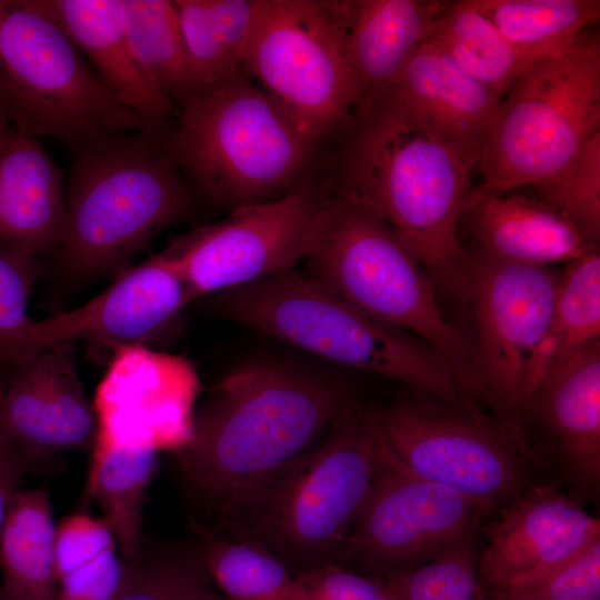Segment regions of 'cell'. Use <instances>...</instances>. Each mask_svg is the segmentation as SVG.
<instances>
[{"instance_id":"obj_1","label":"cell","mask_w":600,"mask_h":600,"mask_svg":"<svg viewBox=\"0 0 600 600\" xmlns=\"http://www.w3.org/2000/svg\"><path fill=\"white\" fill-rule=\"evenodd\" d=\"M350 400L343 382L274 360L241 364L213 386L176 452L207 540L233 537Z\"/></svg>"},{"instance_id":"obj_2","label":"cell","mask_w":600,"mask_h":600,"mask_svg":"<svg viewBox=\"0 0 600 600\" xmlns=\"http://www.w3.org/2000/svg\"><path fill=\"white\" fill-rule=\"evenodd\" d=\"M352 127L339 190L377 212L432 284L466 303L472 256L459 220L481 147L388 94Z\"/></svg>"},{"instance_id":"obj_3","label":"cell","mask_w":600,"mask_h":600,"mask_svg":"<svg viewBox=\"0 0 600 600\" xmlns=\"http://www.w3.org/2000/svg\"><path fill=\"white\" fill-rule=\"evenodd\" d=\"M164 132H112L69 149L64 234L53 252L68 274L118 276L161 230L189 213L192 196L164 147Z\"/></svg>"},{"instance_id":"obj_4","label":"cell","mask_w":600,"mask_h":600,"mask_svg":"<svg viewBox=\"0 0 600 600\" xmlns=\"http://www.w3.org/2000/svg\"><path fill=\"white\" fill-rule=\"evenodd\" d=\"M212 311L338 366L450 402H471L450 364L419 338L376 320L296 268L216 293Z\"/></svg>"},{"instance_id":"obj_5","label":"cell","mask_w":600,"mask_h":600,"mask_svg":"<svg viewBox=\"0 0 600 600\" xmlns=\"http://www.w3.org/2000/svg\"><path fill=\"white\" fill-rule=\"evenodd\" d=\"M304 262L303 273L312 281L434 349L467 398L476 400L472 341L444 318L416 256L369 206L338 190Z\"/></svg>"},{"instance_id":"obj_6","label":"cell","mask_w":600,"mask_h":600,"mask_svg":"<svg viewBox=\"0 0 600 600\" xmlns=\"http://www.w3.org/2000/svg\"><path fill=\"white\" fill-rule=\"evenodd\" d=\"M164 147L176 166L216 202L232 210L268 201L298 176L309 139L242 69L178 102Z\"/></svg>"},{"instance_id":"obj_7","label":"cell","mask_w":600,"mask_h":600,"mask_svg":"<svg viewBox=\"0 0 600 600\" xmlns=\"http://www.w3.org/2000/svg\"><path fill=\"white\" fill-rule=\"evenodd\" d=\"M379 430L372 408L352 399L319 443L291 468L248 518L234 539L262 543L279 558L332 563L371 491ZM306 570V569H304Z\"/></svg>"},{"instance_id":"obj_8","label":"cell","mask_w":600,"mask_h":600,"mask_svg":"<svg viewBox=\"0 0 600 600\" xmlns=\"http://www.w3.org/2000/svg\"><path fill=\"white\" fill-rule=\"evenodd\" d=\"M600 133V41L541 60L510 86L487 130L478 166L483 189L541 183Z\"/></svg>"},{"instance_id":"obj_9","label":"cell","mask_w":600,"mask_h":600,"mask_svg":"<svg viewBox=\"0 0 600 600\" xmlns=\"http://www.w3.org/2000/svg\"><path fill=\"white\" fill-rule=\"evenodd\" d=\"M0 77L10 124L21 134L71 149L107 133L149 129L33 0H0Z\"/></svg>"},{"instance_id":"obj_10","label":"cell","mask_w":600,"mask_h":600,"mask_svg":"<svg viewBox=\"0 0 600 600\" xmlns=\"http://www.w3.org/2000/svg\"><path fill=\"white\" fill-rule=\"evenodd\" d=\"M372 411L393 459L424 480L492 510L531 486L528 458L532 457L476 403L414 391Z\"/></svg>"},{"instance_id":"obj_11","label":"cell","mask_w":600,"mask_h":600,"mask_svg":"<svg viewBox=\"0 0 600 600\" xmlns=\"http://www.w3.org/2000/svg\"><path fill=\"white\" fill-rule=\"evenodd\" d=\"M242 67L313 142L352 127L358 90L333 1L259 0Z\"/></svg>"},{"instance_id":"obj_12","label":"cell","mask_w":600,"mask_h":600,"mask_svg":"<svg viewBox=\"0 0 600 600\" xmlns=\"http://www.w3.org/2000/svg\"><path fill=\"white\" fill-rule=\"evenodd\" d=\"M470 253L466 303L471 306L476 323V398L532 454L524 413L533 394L534 364L551 323L559 276L550 267Z\"/></svg>"},{"instance_id":"obj_13","label":"cell","mask_w":600,"mask_h":600,"mask_svg":"<svg viewBox=\"0 0 600 600\" xmlns=\"http://www.w3.org/2000/svg\"><path fill=\"white\" fill-rule=\"evenodd\" d=\"M332 197L306 184L276 200L240 206L174 241L168 250L190 302L296 268L309 254Z\"/></svg>"},{"instance_id":"obj_14","label":"cell","mask_w":600,"mask_h":600,"mask_svg":"<svg viewBox=\"0 0 600 600\" xmlns=\"http://www.w3.org/2000/svg\"><path fill=\"white\" fill-rule=\"evenodd\" d=\"M491 511L404 469L393 459L379 432L371 491L342 556L377 577L393 576L474 539Z\"/></svg>"},{"instance_id":"obj_15","label":"cell","mask_w":600,"mask_h":600,"mask_svg":"<svg viewBox=\"0 0 600 600\" xmlns=\"http://www.w3.org/2000/svg\"><path fill=\"white\" fill-rule=\"evenodd\" d=\"M190 302L178 264L168 249L129 267L87 303L41 320L30 319L9 341L3 364L61 344L89 340L148 346L162 338Z\"/></svg>"},{"instance_id":"obj_16","label":"cell","mask_w":600,"mask_h":600,"mask_svg":"<svg viewBox=\"0 0 600 600\" xmlns=\"http://www.w3.org/2000/svg\"><path fill=\"white\" fill-rule=\"evenodd\" d=\"M92 401L94 441L177 452L191 439L200 381L184 357L113 347Z\"/></svg>"},{"instance_id":"obj_17","label":"cell","mask_w":600,"mask_h":600,"mask_svg":"<svg viewBox=\"0 0 600 600\" xmlns=\"http://www.w3.org/2000/svg\"><path fill=\"white\" fill-rule=\"evenodd\" d=\"M488 531L477 573L483 592H528L600 538V521L548 484L504 504Z\"/></svg>"},{"instance_id":"obj_18","label":"cell","mask_w":600,"mask_h":600,"mask_svg":"<svg viewBox=\"0 0 600 600\" xmlns=\"http://www.w3.org/2000/svg\"><path fill=\"white\" fill-rule=\"evenodd\" d=\"M73 343L32 353L0 374V434L33 467L92 447L97 418L76 367Z\"/></svg>"},{"instance_id":"obj_19","label":"cell","mask_w":600,"mask_h":600,"mask_svg":"<svg viewBox=\"0 0 600 600\" xmlns=\"http://www.w3.org/2000/svg\"><path fill=\"white\" fill-rule=\"evenodd\" d=\"M447 6L440 0L333 1L358 90L354 120L390 90Z\"/></svg>"},{"instance_id":"obj_20","label":"cell","mask_w":600,"mask_h":600,"mask_svg":"<svg viewBox=\"0 0 600 600\" xmlns=\"http://www.w3.org/2000/svg\"><path fill=\"white\" fill-rule=\"evenodd\" d=\"M564 471L586 489L600 479V343L577 351L540 380L524 413Z\"/></svg>"},{"instance_id":"obj_21","label":"cell","mask_w":600,"mask_h":600,"mask_svg":"<svg viewBox=\"0 0 600 600\" xmlns=\"http://www.w3.org/2000/svg\"><path fill=\"white\" fill-rule=\"evenodd\" d=\"M476 243L471 252L494 259L549 267L598 249L560 211L526 196L469 189L460 221Z\"/></svg>"},{"instance_id":"obj_22","label":"cell","mask_w":600,"mask_h":600,"mask_svg":"<svg viewBox=\"0 0 600 600\" xmlns=\"http://www.w3.org/2000/svg\"><path fill=\"white\" fill-rule=\"evenodd\" d=\"M77 49L104 84L138 112L150 130L166 131L174 107L148 80L129 42L123 0H33Z\"/></svg>"},{"instance_id":"obj_23","label":"cell","mask_w":600,"mask_h":600,"mask_svg":"<svg viewBox=\"0 0 600 600\" xmlns=\"http://www.w3.org/2000/svg\"><path fill=\"white\" fill-rule=\"evenodd\" d=\"M64 227L61 169L33 137L12 130L0 147V248L53 253Z\"/></svg>"},{"instance_id":"obj_24","label":"cell","mask_w":600,"mask_h":600,"mask_svg":"<svg viewBox=\"0 0 600 600\" xmlns=\"http://www.w3.org/2000/svg\"><path fill=\"white\" fill-rule=\"evenodd\" d=\"M56 530L47 490L13 493L0 530V600H58Z\"/></svg>"},{"instance_id":"obj_25","label":"cell","mask_w":600,"mask_h":600,"mask_svg":"<svg viewBox=\"0 0 600 600\" xmlns=\"http://www.w3.org/2000/svg\"><path fill=\"white\" fill-rule=\"evenodd\" d=\"M158 451L94 441L86 497L96 501L129 561L142 542V516L149 483L157 467Z\"/></svg>"},{"instance_id":"obj_26","label":"cell","mask_w":600,"mask_h":600,"mask_svg":"<svg viewBox=\"0 0 600 600\" xmlns=\"http://www.w3.org/2000/svg\"><path fill=\"white\" fill-rule=\"evenodd\" d=\"M430 39L463 71L501 94L529 67L553 57L513 44L471 0L448 2Z\"/></svg>"},{"instance_id":"obj_27","label":"cell","mask_w":600,"mask_h":600,"mask_svg":"<svg viewBox=\"0 0 600 600\" xmlns=\"http://www.w3.org/2000/svg\"><path fill=\"white\" fill-rule=\"evenodd\" d=\"M258 3L259 0H174L196 89L224 81L243 69Z\"/></svg>"},{"instance_id":"obj_28","label":"cell","mask_w":600,"mask_h":600,"mask_svg":"<svg viewBox=\"0 0 600 600\" xmlns=\"http://www.w3.org/2000/svg\"><path fill=\"white\" fill-rule=\"evenodd\" d=\"M599 337L600 254L596 249L569 262L559 276L551 323L534 364L533 393L551 368Z\"/></svg>"},{"instance_id":"obj_29","label":"cell","mask_w":600,"mask_h":600,"mask_svg":"<svg viewBox=\"0 0 600 600\" xmlns=\"http://www.w3.org/2000/svg\"><path fill=\"white\" fill-rule=\"evenodd\" d=\"M132 52L153 87L179 102L196 89L174 0H123Z\"/></svg>"},{"instance_id":"obj_30","label":"cell","mask_w":600,"mask_h":600,"mask_svg":"<svg viewBox=\"0 0 600 600\" xmlns=\"http://www.w3.org/2000/svg\"><path fill=\"white\" fill-rule=\"evenodd\" d=\"M513 44L557 56L600 18L599 0H471Z\"/></svg>"},{"instance_id":"obj_31","label":"cell","mask_w":600,"mask_h":600,"mask_svg":"<svg viewBox=\"0 0 600 600\" xmlns=\"http://www.w3.org/2000/svg\"><path fill=\"white\" fill-rule=\"evenodd\" d=\"M202 549L208 574L226 600H307L284 561L250 539L216 538Z\"/></svg>"},{"instance_id":"obj_32","label":"cell","mask_w":600,"mask_h":600,"mask_svg":"<svg viewBox=\"0 0 600 600\" xmlns=\"http://www.w3.org/2000/svg\"><path fill=\"white\" fill-rule=\"evenodd\" d=\"M437 47V74L429 98L419 113L459 138L482 147L502 94L468 74L447 52Z\"/></svg>"},{"instance_id":"obj_33","label":"cell","mask_w":600,"mask_h":600,"mask_svg":"<svg viewBox=\"0 0 600 600\" xmlns=\"http://www.w3.org/2000/svg\"><path fill=\"white\" fill-rule=\"evenodd\" d=\"M207 574L202 550H150L142 541L134 558L124 561L116 600H196L208 586Z\"/></svg>"},{"instance_id":"obj_34","label":"cell","mask_w":600,"mask_h":600,"mask_svg":"<svg viewBox=\"0 0 600 600\" xmlns=\"http://www.w3.org/2000/svg\"><path fill=\"white\" fill-rule=\"evenodd\" d=\"M541 200L566 216L594 246L600 237V133L552 177L536 186Z\"/></svg>"},{"instance_id":"obj_35","label":"cell","mask_w":600,"mask_h":600,"mask_svg":"<svg viewBox=\"0 0 600 600\" xmlns=\"http://www.w3.org/2000/svg\"><path fill=\"white\" fill-rule=\"evenodd\" d=\"M383 579L398 600H484L473 556V539Z\"/></svg>"},{"instance_id":"obj_36","label":"cell","mask_w":600,"mask_h":600,"mask_svg":"<svg viewBox=\"0 0 600 600\" xmlns=\"http://www.w3.org/2000/svg\"><path fill=\"white\" fill-rule=\"evenodd\" d=\"M39 273V257L0 248V371L8 342L31 319L28 302Z\"/></svg>"},{"instance_id":"obj_37","label":"cell","mask_w":600,"mask_h":600,"mask_svg":"<svg viewBox=\"0 0 600 600\" xmlns=\"http://www.w3.org/2000/svg\"><path fill=\"white\" fill-rule=\"evenodd\" d=\"M307 600H398L388 582L337 563L312 567L296 574Z\"/></svg>"},{"instance_id":"obj_38","label":"cell","mask_w":600,"mask_h":600,"mask_svg":"<svg viewBox=\"0 0 600 600\" xmlns=\"http://www.w3.org/2000/svg\"><path fill=\"white\" fill-rule=\"evenodd\" d=\"M116 538L103 519L87 513L66 517L56 530L57 579L101 553L116 549Z\"/></svg>"},{"instance_id":"obj_39","label":"cell","mask_w":600,"mask_h":600,"mask_svg":"<svg viewBox=\"0 0 600 600\" xmlns=\"http://www.w3.org/2000/svg\"><path fill=\"white\" fill-rule=\"evenodd\" d=\"M523 593L537 600H600V538L542 583Z\"/></svg>"},{"instance_id":"obj_40","label":"cell","mask_w":600,"mask_h":600,"mask_svg":"<svg viewBox=\"0 0 600 600\" xmlns=\"http://www.w3.org/2000/svg\"><path fill=\"white\" fill-rule=\"evenodd\" d=\"M124 561L110 549L58 580V600H116Z\"/></svg>"},{"instance_id":"obj_41","label":"cell","mask_w":600,"mask_h":600,"mask_svg":"<svg viewBox=\"0 0 600 600\" xmlns=\"http://www.w3.org/2000/svg\"><path fill=\"white\" fill-rule=\"evenodd\" d=\"M28 462L1 434H0V482L18 484L22 478L33 470Z\"/></svg>"},{"instance_id":"obj_42","label":"cell","mask_w":600,"mask_h":600,"mask_svg":"<svg viewBox=\"0 0 600 600\" xmlns=\"http://www.w3.org/2000/svg\"><path fill=\"white\" fill-rule=\"evenodd\" d=\"M17 490L18 484L16 483L0 482V530L3 526L11 497Z\"/></svg>"},{"instance_id":"obj_43","label":"cell","mask_w":600,"mask_h":600,"mask_svg":"<svg viewBox=\"0 0 600 600\" xmlns=\"http://www.w3.org/2000/svg\"><path fill=\"white\" fill-rule=\"evenodd\" d=\"M484 600H537L529 594L519 592L491 591L483 592Z\"/></svg>"},{"instance_id":"obj_44","label":"cell","mask_w":600,"mask_h":600,"mask_svg":"<svg viewBox=\"0 0 600 600\" xmlns=\"http://www.w3.org/2000/svg\"><path fill=\"white\" fill-rule=\"evenodd\" d=\"M0 112L9 120L11 112L10 99L4 87V83L0 77ZM10 122V121H9Z\"/></svg>"},{"instance_id":"obj_45","label":"cell","mask_w":600,"mask_h":600,"mask_svg":"<svg viewBox=\"0 0 600 600\" xmlns=\"http://www.w3.org/2000/svg\"><path fill=\"white\" fill-rule=\"evenodd\" d=\"M12 130L13 128L9 120L4 116L0 114V147L3 144Z\"/></svg>"},{"instance_id":"obj_46","label":"cell","mask_w":600,"mask_h":600,"mask_svg":"<svg viewBox=\"0 0 600 600\" xmlns=\"http://www.w3.org/2000/svg\"><path fill=\"white\" fill-rule=\"evenodd\" d=\"M196 600H226L221 594L212 591L208 586L201 591Z\"/></svg>"},{"instance_id":"obj_47","label":"cell","mask_w":600,"mask_h":600,"mask_svg":"<svg viewBox=\"0 0 600 600\" xmlns=\"http://www.w3.org/2000/svg\"><path fill=\"white\" fill-rule=\"evenodd\" d=\"M0 393H1V380H0Z\"/></svg>"},{"instance_id":"obj_48","label":"cell","mask_w":600,"mask_h":600,"mask_svg":"<svg viewBox=\"0 0 600 600\" xmlns=\"http://www.w3.org/2000/svg\"><path fill=\"white\" fill-rule=\"evenodd\" d=\"M0 114H2V113L0 112ZM2 116H3V114H2Z\"/></svg>"}]
</instances>
